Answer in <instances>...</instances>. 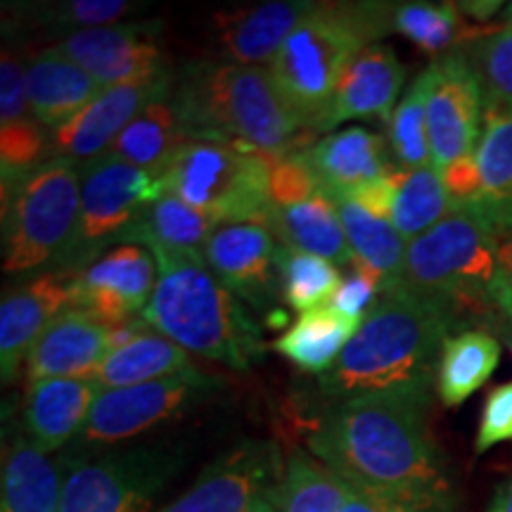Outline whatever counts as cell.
I'll return each instance as SVG.
<instances>
[{
    "label": "cell",
    "instance_id": "22",
    "mask_svg": "<svg viewBox=\"0 0 512 512\" xmlns=\"http://www.w3.org/2000/svg\"><path fill=\"white\" fill-rule=\"evenodd\" d=\"M100 392L95 377H60L31 382L24 394V434L43 453L60 451L79 434Z\"/></svg>",
    "mask_w": 512,
    "mask_h": 512
},
{
    "label": "cell",
    "instance_id": "42",
    "mask_svg": "<svg viewBox=\"0 0 512 512\" xmlns=\"http://www.w3.org/2000/svg\"><path fill=\"white\" fill-rule=\"evenodd\" d=\"M503 441H512V380L498 384L486 394L475 451L486 453Z\"/></svg>",
    "mask_w": 512,
    "mask_h": 512
},
{
    "label": "cell",
    "instance_id": "24",
    "mask_svg": "<svg viewBox=\"0 0 512 512\" xmlns=\"http://www.w3.org/2000/svg\"><path fill=\"white\" fill-rule=\"evenodd\" d=\"M475 162L482 195L463 211L482 216L503 238L512 235V102H486Z\"/></svg>",
    "mask_w": 512,
    "mask_h": 512
},
{
    "label": "cell",
    "instance_id": "29",
    "mask_svg": "<svg viewBox=\"0 0 512 512\" xmlns=\"http://www.w3.org/2000/svg\"><path fill=\"white\" fill-rule=\"evenodd\" d=\"M192 370L197 368L192 366L188 351L183 347L164 335L143 332L133 342L105 356L95 373V382L100 384V389L136 387V384L166 380V377L188 375Z\"/></svg>",
    "mask_w": 512,
    "mask_h": 512
},
{
    "label": "cell",
    "instance_id": "45",
    "mask_svg": "<svg viewBox=\"0 0 512 512\" xmlns=\"http://www.w3.org/2000/svg\"><path fill=\"white\" fill-rule=\"evenodd\" d=\"M494 309L501 316L512 320V235L501 245V256H498V273L494 280Z\"/></svg>",
    "mask_w": 512,
    "mask_h": 512
},
{
    "label": "cell",
    "instance_id": "1",
    "mask_svg": "<svg viewBox=\"0 0 512 512\" xmlns=\"http://www.w3.org/2000/svg\"><path fill=\"white\" fill-rule=\"evenodd\" d=\"M427 411L430 401L406 394L342 401L313 427L309 448L384 512H453V484Z\"/></svg>",
    "mask_w": 512,
    "mask_h": 512
},
{
    "label": "cell",
    "instance_id": "7",
    "mask_svg": "<svg viewBox=\"0 0 512 512\" xmlns=\"http://www.w3.org/2000/svg\"><path fill=\"white\" fill-rule=\"evenodd\" d=\"M81 214V169L50 157L3 176V271L29 273L60 264Z\"/></svg>",
    "mask_w": 512,
    "mask_h": 512
},
{
    "label": "cell",
    "instance_id": "50",
    "mask_svg": "<svg viewBox=\"0 0 512 512\" xmlns=\"http://www.w3.org/2000/svg\"><path fill=\"white\" fill-rule=\"evenodd\" d=\"M252 512H275V510H273V505H271V503H268V501H266V498H264V501H261L259 505H256V508H254Z\"/></svg>",
    "mask_w": 512,
    "mask_h": 512
},
{
    "label": "cell",
    "instance_id": "12",
    "mask_svg": "<svg viewBox=\"0 0 512 512\" xmlns=\"http://www.w3.org/2000/svg\"><path fill=\"white\" fill-rule=\"evenodd\" d=\"M427 128H430L432 164L444 171L460 159L475 157L482 124L484 86L463 50L441 55L427 67Z\"/></svg>",
    "mask_w": 512,
    "mask_h": 512
},
{
    "label": "cell",
    "instance_id": "32",
    "mask_svg": "<svg viewBox=\"0 0 512 512\" xmlns=\"http://www.w3.org/2000/svg\"><path fill=\"white\" fill-rule=\"evenodd\" d=\"M456 3H380L382 36L401 34L425 53H451L465 48L479 31H467Z\"/></svg>",
    "mask_w": 512,
    "mask_h": 512
},
{
    "label": "cell",
    "instance_id": "10",
    "mask_svg": "<svg viewBox=\"0 0 512 512\" xmlns=\"http://www.w3.org/2000/svg\"><path fill=\"white\" fill-rule=\"evenodd\" d=\"M162 176L124 162L112 152L81 166V214L60 268L76 275L119 245L138 216L164 195Z\"/></svg>",
    "mask_w": 512,
    "mask_h": 512
},
{
    "label": "cell",
    "instance_id": "25",
    "mask_svg": "<svg viewBox=\"0 0 512 512\" xmlns=\"http://www.w3.org/2000/svg\"><path fill=\"white\" fill-rule=\"evenodd\" d=\"M264 226L280 240V245L323 256L335 266H354V254L339 221L335 200L325 192L292 204H271Z\"/></svg>",
    "mask_w": 512,
    "mask_h": 512
},
{
    "label": "cell",
    "instance_id": "39",
    "mask_svg": "<svg viewBox=\"0 0 512 512\" xmlns=\"http://www.w3.org/2000/svg\"><path fill=\"white\" fill-rule=\"evenodd\" d=\"M465 48L463 53L484 86V100L512 102V27L479 34Z\"/></svg>",
    "mask_w": 512,
    "mask_h": 512
},
{
    "label": "cell",
    "instance_id": "14",
    "mask_svg": "<svg viewBox=\"0 0 512 512\" xmlns=\"http://www.w3.org/2000/svg\"><path fill=\"white\" fill-rule=\"evenodd\" d=\"M174 74L169 69L150 79L121 83L102 88L88 107L53 133V155L69 162H93L112 150L121 131L138 117L152 102L166 100L174 88Z\"/></svg>",
    "mask_w": 512,
    "mask_h": 512
},
{
    "label": "cell",
    "instance_id": "35",
    "mask_svg": "<svg viewBox=\"0 0 512 512\" xmlns=\"http://www.w3.org/2000/svg\"><path fill=\"white\" fill-rule=\"evenodd\" d=\"M344 482L328 465L304 451L285 460V472L266 501L275 512H339Z\"/></svg>",
    "mask_w": 512,
    "mask_h": 512
},
{
    "label": "cell",
    "instance_id": "41",
    "mask_svg": "<svg viewBox=\"0 0 512 512\" xmlns=\"http://www.w3.org/2000/svg\"><path fill=\"white\" fill-rule=\"evenodd\" d=\"M133 5L126 0H69L50 10V19L57 27H72L79 31L114 27L121 17L131 15Z\"/></svg>",
    "mask_w": 512,
    "mask_h": 512
},
{
    "label": "cell",
    "instance_id": "11",
    "mask_svg": "<svg viewBox=\"0 0 512 512\" xmlns=\"http://www.w3.org/2000/svg\"><path fill=\"white\" fill-rule=\"evenodd\" d=\"M214 380L192 370L188 375L136 384V387L100 389L91 415L76 439L79 451H98L131 441L162 422L174 420L202 394L214 389Z\"/></svg>",
    "mask_w": 512,
    "mask_h": 512
},
{
    "label": "cell",
    "instance_id": "3",
    "mask_svg": "<svg viewBox=\"0 0 512 512\" xmlns=\"http://www.w3.org/2000/svg\"><path fill=\"white\" fill-rule=\"evenodd\" d=\"M169 105L185 136L252 147L271 166L306 150L299 121L275 91L268 69L233 62L185 64Z\"/></svg>",
    "mask_w": 512,
    "mask_h": 512
},
{
    "label": "cell",
    "instance_id": "37",
    "mask_svg": "<svg viewBox=\"0 0 512 512\" xmlns=\"http://www.w3.org/2000/svg\"><path fill=\"white\" fill-rule=\"evenodd\" d=\"M275 266L285 302L302 313L323 309L342 285V275L332 261L285 245L275 252Z\"/></svg>",
    "mask_w": 512,
    "mask_h": 512
},
{
    "label": "cell",
    "instance_id": "20",
    "mask_svg": "<svg viewBox=\"0 0 512 512\" xmlns=\"http://www.w3.org/2000/svg\"><path fill=\"white\" fill-rule=\"evenodd\" d=\"M302 155L311 174L316 176L318 188L332 200L351 197L363 185L380 181L389 171L396 169L389 162V152L382 136L363 126L330 133L316 145L302 150Z\"/></svg>",
    "mask_w": 512,
    "mask_h": 512
},
{
    "label": "cell",
    "instance_id": "34",
    "mask_svg": "<svg viewBox=\"0 0 512 512\" xmlns=\"http://www.w3.org/2000/svg\"><path fill=\"white\" fill-rule=\"evenodd\" d=\"M185 143H188V136L178 124L169 100H159L145 107L121 131L110 152L138 169L162 176Z\"/></svg>",
    "mask_w": 512,
    "mask_h": 512
},
{
    "label": "cell",
    "instance_id": "48",
    "mask_svg": "<svg viewBox=\"0 0 512 512\" xmlns=\"http://www.w3.org/2000/svg\"><path fill=\"white\" fill-rule=\"evenodd\" d=\"M486 512H512V479L498 486V491L491 498L489 510Z\"/></svg>",
    "mask_w": 512,
    "mask_h": 512
},
{
    "label": "cell",
    "instance_id": "5",
    "mask_svg": "<svg viewBox=\"0 0 512 512\" xmlns=\"http://www.w3.org/2000/svg\"><path fill=\"white\" fill-rule=\"evenodd\" d=\"M373 41L366 3H316L292 31L268 76L306 131H316L349 64Z\"/></svg>",
    "mask_w": 512,
    "mask_h": 512
},
{
    "label": "cell",
    "instance_id": "33",
    "mask_svg": "<svg viewBox=\"0 0 512 512\" xmlns=\"http://www.w3.org/2000/svg\"><path fill=\"white\" fill-rule=\"evenodd\" d=\"M356 330L358 323L354 320L323 306V309L302 313L290 330L275 339L273 349L304 373L320 377L335 366Z\"/></svg>",
    "mask_w": 512,
    "mask_h": 512
},
{
    "label": "cell",
    "instance_id": "47",
    "mask_svg": "<svg viewBox=\"0 0 512 512\" xmlns=\"http://www.w3.org/2000/svg\"><path fill=\"white\" fill-rule=\"evenodd\" d=\"M458 8L463 15L475 17V19H489L494 17L498 10L503 8L501 0H467V3H458Z\"/></svg>",
    "mask_w": 512,
    "mask_h": 512
},
{
    "label": "cell",
    "instance_id": "51",
    "mask_svg": "<svg viewBox=\"0 0 512 512\" xmlns=\"http://www.w3.org/2000/svg\"><path fill=\"white\" fill-rule=\"evenodd\" d=\"M505 19H508V27H512V3L505 8Z\"/></svg>",
    "mask_w": 512,
    "mask_h": 512
},
{
    "label": "cell",
    "instance_id": "27",
    "mask_svg": "<svg viewBox=\"0 0 512 512\" xmlns=\"http://www.w3.org/2000/svg\"><path fill=\"white\" fill-rule=\"evenodd\" d=\"M335 207L347 233L351 254H354V266L373 275L380 294L396 290L401 285L408 245L394 223L370 214L368 209L347 197L335 200Z\"/></svg>",
    "mask_w": 512,
    "mask_h": 512
},
{
    "label": "cell",
    "instance_id": "2",
    "mask_svg": "<svg viewBox=\"0 0 512 512\" xmlns=\"http://www.w3.org/2000/svg\"><path fill=\"white\" fill-rule=\"evenodd\" d=\"M458 325L451 306L415 297L396 287L377 299L320 389L332 399L370 394H406L432 401L441 349Z\"/></svg>",
    "mask_w": 512,
    "mask_h": 512
},
{
    "label": "cell",
    "instance_id": "23",
    "mask_svg": "<svg viewBox=\"0 0 512 512\" xmlns=\"http://www.w3.org/2000/svg\"><path fill=\"white\" fill-rule=\"evenodd\" d=\"M309 0H273L252 10L219 17L221 53L233 64H271L292 31L313 10Z\"/></svg>",
    "mask_w": 512,
    "mask_h": 512
},
{
    "label": "cell",
    "instance_id": "6",
    "mask_svg": "<svg viewBox=\"0 0 512 512\" xmlns=\"http://www.w3.org/2000/svg\"><path fill=\"white\" fill-rule=\"evenodd\" d=\"M501 235L472 211H453L437 226L408 242L401 290L451 306L458 313L494 309V280Z\"/></svg>",
    "mask_w": 512,
    "mask_h": 512
},
{
    "label": "cell",
    "instance_id": "16",
    "mask_svg": "<svg viewBox=\"0 0 512 512\" xmlns=\"http://www.w3.org/2000/svg\"><path fill=\"white\" fill-rule=\"evenodd\" d=\"M62 55L79 64L100 88L150 79L164 72V55L155 29L145 24L74 31L57 46Z\"/></svg>",
    "mask_w": 512,
    "mask_h": 512
},
{
    "label": "cell",
    "instance_id": "8",
    "mask_svg": "<svg viewBox=\"0 0 512 512\" xmlns=\"http://www.w3.org/2000/svg\"><path fill=\"white\" fill-rule=\"evenodd\" d=\"M162 181L216 226L264 223L271 207V162L245 145L188 138Z\"/></svg>",
    "mask_w": 512,
    "mask_h": 512
},
{
    "label": "cell",
    "instance_id": "40",
    "mask_svg": "<svg viewBox=\"0 0 512 512\" xmlns=\"http://www.w3.org/2000/svg\"><path fill=\"white\" fill-rule=\"evenodd\" d=\"M34 119L29 107L27 69L15 50L5 48L0 57V128Z\"/></svg>",
    "mask_w": 512,
    "mask_h": 512
},
{
    "label": "cell",
    "instance_id": "9",
    "mask_svg": "<svg viewBox=\"0 0 512 512\" xmlns=\"http://www.w3.org/2000/svg\"><path fill=\"white\" fill-rule=\"evenodd\" d=\"M60 512H150L183 467L178 446L107 448L95 458L69 456Z\"/></svg>",
    "mask_w": 512,
    "mask_h": 512
},
{
    "label": "cell",
    "instance_id": "30",
    "mask_svg": "<svg viewBox=\"0 0 512 512\" xmlns=\"http://www.w3.org/2000/svg\"><path fill=\"white\" fill-rule=\"evenodd\" d=\"M501 361V342L486 330H460L441 349L437 392L446 408H456L489 382Z\"/></svg>",
    "mask_w": 512,
    "mask_h": 512
},
{
    "label": "cell",
    "instance_id": "17",
    "mask_svg": "<svg viewBox=\"0 0 512 512\" xmlns=\"http://www.w3.org/2000/svg\"><path fill=\"white\" fill-rule=\"evenodd\" d=\"M273 233L264 223L216 226L204 247V261L230 294H238L254 309H268L278 292Z\"/></svg>",
    "mask_w": 512,
    "mask_h": 512
},
{
    "label": "cell",
    "instance_id": "46",
    "mask_svg": "<svg viewBox=\"0 0 512 512\" xmlns=\"http://www.w3.org/2000/svg\"><path fill=\"white\" fill-rule=\"evenodd\" d=\"M339 512H384L375 501H370L368 496H363L361 491H356L354 486L344 484V496H342V508Z\"/></svg>",
    "mask_w": 512,
    "mask_h": 512
},
{
    "label": "cell",
    "instance_id": "28",
    "mask_svg": "<svg viewBox=\"0 0 512 512\" xmlns=\"http://www.w3.org/2000/svg\"><path fill=\"white\" fill-rule=\"evenodd\" d=\"M62 470L24 432L12 437L3 463V512H60Z\"/></svg>",
    "mask_w": 512,
    "mask_h": 512
},
{
    "label": "cell",
    "instance_id": "43",
    "mask_svg": "<svg viewBox=\"0 0 512 512\" xmlns=\"http://www.w3.org/2000/svg\"><path fill=\"white\" fill-rule=\"evenodd\" d=\"M323 192L311 174L302 150L292 152L271 166V204H292Z\"/></svg>",
    "mask_w": 512,
    "mask_h": 512
},
{
    "label": "cell",
    "instance_id": "49",
    "mask_svg": "<svg viewBox=\"0 0 512 512\" xmlns=\"http://www.w3.org/2000/svg\"><path fill=\"white\" fill-rule=\"evenodd\" d=\"M489 323H491V328H494L498 335H501L503 342L508 344V349L512 354V320L501 316V313L496 311V313H491V316H489Z\"/></svg>",
    "mask_w": 512,
    "mask_h": 512
},
{
    "label": "cell",
    "instance_id": "4",
    "mask_svg": "<svg viewBox=\"0 0 512 512\" xmlns=\"http://www.w3.org/2000/svg\"><path fill=\"white\" fill-rule=\"evenodd\" d=\"M150 252L157 261V285L140 313L150 328L185 351L242 373L264 361L261 328L235 294L216 280L204 256L162 247Z\"/></svg>",
    "mask_w": 512,
    "mask_h": 512
},
{
    "label": "cell",
    "instance_id": "19",
    "mask_svg": "<svg viewBox=\"0 0 512 512\" xmlns=\"http://www.w3.org/2000/svg\"><path fill=\"white\" fill-rule=\"evenodd\" d=\"M110 325L79 306H69L48 323L27 354V380L95 377L110 354Z\"/></svg>",
    "mask_w": 512,
    "mask_h": 512
},
{
    "label": "cell",
    "instance_id": "21",
    "mask_svg": "<svg viewBox=\"0 0 512 512\" xmlns=\"http://www.w3.org/2000/svg\"><path fill=\"white\" fill-rule=\"evenodd\" d=\"M406 67L392 48L373 43L356 55L347 74L339 83L330 110L320 119L316 131H330L351 119H382L389 121L394 114V102L399 98Z\"/></svg>",
    "mask_w": 512,
    "mask_h": 512
},
{
    "label": "cell",
    "instance_id": "18",
    "mask_svg": "<svg viewBox=\"0 0 512 512\" xmlns=\"http://www.w3.org/2000/svg\"><path fill=\"white\" fill-rule=\"evenodd\" d=\"M69 306H74V275L62 271L38 275L5 294L0 304L3 382L15 380L41 332Z\"/></svg>",
    "mask_w": 512,
    "mask_h": 512
},
{
    "label": "cell",
    "instance_id": "15",
    "mask_svg": "<svg viewBox=\"0 0 512 512\" xmlns=\"http://www.w3.org/2000/svg\"><path fill=\"white\" fill-rule=\"evenodd\" d=\"M155 285L157 261L150 249L117 245L74 275V306L117 325L147 309Z\"/></svg>",
    "mask_w": 512,
    "mask_h": 512
},
{
    "label": "cell",
    "instance_id": "44",
    "mask_svg": "<svg viewBox=\"0 0 512 512\" xmlns=\"http://www.w3.org/2000/svg\"><path fill=\"white\" fill-rule=\"evenodd\" d=\"M377 299H380V287H377L373 275H368L363 268L351 266V273L337 287L328 309L361 325L368 313L373 311Z\"/></svg>",
    "mask_w": 512,
    "mask_h": 512
},
{
    "label": "cell",
    "instance_id": "26",
    "mask_svg": "<svg viewBox=\"0 0 512 512\" xmlns=\"http://www.w3.org/2000/svg\"><path fill=\"white\" fill-rule=\"evenodd\" d=\"M27 88L31 114L46 131L53 133L69 124L102 91L98 81L57 48L43 50L31 60Z\"/></svg>",
    "mask_w": 512,
    "mask_h": 512
},
{
    "label": "cell",
    "instance_id": "36",
    "mask_svg": "<svg viewBox=\"0 0 512 512\" xmlns=\"http://www.w3.org/2000/svg\"><path fill=\"white\" fill-rule=\"evenodd\" d=\"M451 214V200L434 166L406 171L396 192L392 223L401 238L413 242Z\"/></svg>",
    "mask_w": 512,
    "mask_h": 512
},
{
    "label": "cell",
    "instance_id": "13",
    "mask_svg": "<svg viewBox=\"0 0 512 512\" xmlns=\"http://www.w3.org/2000/svg\"><path fill=\"white\" fill-rule=\"evenodd\" d=\"M285 472L273 441L245 439L204 467L195 484L159 512H252Z\"/></svg>",
    "mask_w": 512,
    "mask_h": 512
},
{
    "label": "cell",
    "instance_id": "38",
    "mask_svg": "<svg viewBox=\"0 0 512 512\" xmlns=\"http://www.w3.org/2000/svg\"><path fill=\"white\" fill-rule=\"evenodd\" d=\"M389 145L401 169L415 171L432 164L430 128H427V79L420 74L396 105L389 119Z\"/></svg>",
    "mask_w": 512,
    "mask_h": 512
},
{
    "label": "cell",
    "instance_id": "31",
    "mask_svg": "<svg viewBox=\"0 0 512 512\" xmlns=\"http://www.w3.org/2000/svg\"><path fill=\"white\" fill-rule=\"evenodd\" d=\"M214 228L216 223L207 219L202 211L192 209L190 204L178 200L171 192H164L138 216V221L128 228L119 245L140 242L147 249L162 247L171 252L204 256V247H207Z\"/></svg>",
    "mask_w": 512,
    "mask_h": 512
}]
</instances>
